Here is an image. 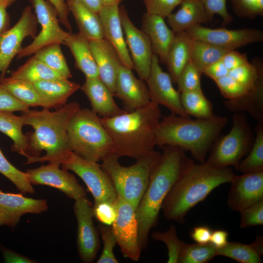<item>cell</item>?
Listing matches in <instances>:
<instances>
[{
	"label": "cell",
	"mask_w": 263,
	"mask_h": 263,
	"mask_svg": "<svg viewBox=\"0 0 263 263\" xmlns=\"http://www.w3.org/2000/svg\"><path fill=\"white\" fill-rule=\"evenodd\" d=\"M221 60L228 72L248 61L245 54L241 53L235 50L226 52Z\"/></svg>",
	"instance_id": "cell-52"
},
{
	"label": "cell",
	"mask_w": 263,
	"mask_h": 263,
	"mask_svg": "<svg viewBox=\"0 0 263 263\" xmlns=\"http://www.w3.org/2000/svg\"><path fill=\"white\" fill-rule=\"evenodd\" d=\"M163 147V152L152 169L147 188L135 210L141 251L148 247L150 232L158 222L163 202L170 189L193 162L183 149Z\"/></svg>",
	"instance_id": "cell-1"
},
{
	"label": "cell",
	"mask_w": 263,
	"mask_h": 263,
	"mask_svg": "<svg viewBox=\"0 0 263 263\" xmlns=\"http://www.w3.org/2000/svg\"><path fill=\"white\" fill-rule=\"evenodd\" d=\"M58 162L62 168L73 171L83 180L94 204L115 201L117 194L112 181L100 164L86 160L73 151L67 152Z\"/></svg>",
	"instance_id": "cell-9"
},
{
	"label": "cell",
	"mask_w": 263,
	"mask_h": 263,
	"mask_svg": "<svg viewBox=\"0 0 263 263\" xmlns=\"http://www.w3.org/2000/svg\"><path fill=\"white\" fill-rule=\"evenodd\" d=\"M23 125L21 115L17 116L12 112L0 111V132L13 141V151L28 158V138L22 132Z\"/></svg>",
	"instance_id": "cell-30"
},
{
	"label": "cell",
	"mask_w": 263,
	"mask_h": 263,
	"mask_svg": "<svg viewBox=\"0 0 263 263\" xmlns=\"http://www.w3.org/2000/svg\"><path fill=\"white\" fill-rule=\"evenodd\" d=\"M224 104L231 112H246L258 122L263 123V81L242 97L225 100Z\"/></svg>",
	"instance_id": "cell-31"
},
{
	"label": "cell",
	"mask_w": 263,
	"mask_h": 263,
	"mask_svg": "<svg viewBox=\"0 0 263 263\" xmlns=\"http://www.w3.org/2000/svg\"><path fill=\"white\" fill-rule=\"evenodd\" d=\"M194 41L186 31L175 33L169 48L165 63L173 83H176L181 73L190 59Z\"/></svg>",
	"instance_id": "cell-27"
},
{
	"label": "cell",
	"mask_w": 263,
	"mask_h": 263,
	"mask_svg": "<svg viewBox=\"0 0 263 263\" xmlns=\"http://www.w3.org/2000/svg\"><path fill=\"white\" fill-rule=\"evenodd\" d=\"M146 81L151 102L166 107L172 113L190 117L182 106L180 93L174 88L170 75L162 70L158 57L154 54L150 74Z\"/></svg>",
	"instance_id": "cell-16"
},
{
	"label": "cell",
	"mask_w": 263,
	"mask_h": 263,
	"mask_svg": "<svg viewBox=\"0 0 263 263\" xmlns=\"http://www.w3.org/2000/svg\"><path fill=\"white\" fill-rule=\"evenodd\" d=\"M68 10L74 17L79 33L89 40L104 38L103 30L98 14L83 5L67 0Z\"/></svg>",
	"instance_id": "cell-29"
},
{
	"label": "cell",
	"mask_w": 263,
	"mask_h": 263,
	"mask_svg": "<svg viewBox=\"0 0 263 263\" xmlns=\"http://www.w3.org/2000/svg\"><path fill=\"white\" fill-rule=\"evenodd\" d=\"M29 107L14 97L9 91L0 85V111L9 112H26Z\"/></svg>",
	"instance_id": "cell-50"
},
{
	"label": "cell",
	"mask_w": 263,
	"mask_h": 263,
	"mask_svg": "<svg viewBox=\"0 0 263 263\" xmlns=\"http://www.w3.org/2000/svg\"><path fill=\"white\" fill-rule=\"evenodd\" d=\"M261 63H250L248 61L229 71L228 75L243 86L247 91L255 88L263 81V66Z\"/></svg>",
	"instance_id": "cell-40"
},
{
	"label": "cell",
	"mask_w": 263,
	"mask_h": 263,
	"mask_svg": "<svg viewBox=\"0 0 263 263\" xmlns=\"http://www.w3.org/2000/svg\"><path fill=\"white\" fill-rule=\"evenodd\" d=\"M103 247L101 255L97 263H118L113 252V248L117 244L115 236L111 225L100 224L98 226Z\"/></svg>",
	"instance_id": "cell-44"
},
{
	"label": "cell",
	"mask_w": 263,
	"mask_h": 263,
	"mask_svg": "<svg viewBox=\"0 0 263 263\" xmlns=\"http://www.w3.org/2000/svg\"><path fill=\"white\" fill-rule=\"evenodd\" d=\"M212 229L207 225L195 226L190 233V238L195 243L205 244L210 243Z\"/></svg>",
	"instance_id": "cell-54"
},
{
	"label": "cell",
	"mask_w": 263,
	"mask_h": 263,
	"mask_svg": "<svg viewBox=\"0 0 263 263\" xmlns=\"http://www.w3.org/2000/svg\"><path fill=\"white\" fill-rule=\"evenodd\" d=\"M9 77L33 83L43 80L66 78L34 56L13 71Z\"/></svg>",
	"instance_id": "cell-32"
},
{
	"label": "cell",
	"mask_w": 263,
	"mask_h": 263,
	"mask_svg": "<svg viewBox=\"0 0 263 263\" xmlns=\"http://www.w3.org/2000/svg\"><path fill=\"white\" fill-rule=\"evenodd\" d=\"M16 0H0V6L7 8L13 4Z\"/></svg>",
	"instance_id": "cell-61"
},
{
	"label": "cell",
	"mask_w": 263,
	"mask_h": 263,
	"mask_svg": "<svg viewBox=\"0 0 263 263\" xmlns=\"http://www.w3.org/2000/svg\"><path fill=\"white\" fill-rule=\"evenodd\" d=\"M48 209L45 199L29 198L21 193H7L0 190V226L14 228L23 215L40 214Z\"/></svg>",
	"instance_id": "cell-19"
},
{
	"label": "cell",
	"mask_w": 263,
	"mask_h": 263,
	"mask_svg": "<svg viewBox=\"0 0 263 263\" xmlns=\"http://www.w3.org/2000/svg\"><path fill=\"white\" fill-rule=\"evenodd\" d=\"M202 74L190 59L177 79L176 83L178 91L180 93L202 90L201 84Z\"/></svg>",
	"instance_id": "cell-43"
},
{
	"label": "cell",
	"mask_w": 263,
	"mask_h": 263,
	"mask_svg": "<svg viewBox=\"0 0 263 263\" xmlns=\"http://www.w3.org/2000/svg\"><path fill=\"white\" fill-rule=\"evenodd\" d=\"M227 205L241 211L263 200V171L234 175L231 182Z\"/></svg>",
	"instance_id": "cell-18"
},
{
	"label": "cell",
	"mask_w": 263,
	"mask_h": 263,
	"mask_svg": "<svg viewBox=\"0 0 263 263\" xmlns=\"http://www.w3.org/2000/svg\"><path fill=\"white\" fill-rule=\"evenodd\" d=\"M78 3L90 10L98 13L102 7L100 0H71Z\"/></svg>",
	"instance_id": "cell-59"
},
{
	"label": "cell",
	"mask_w": 263,
	"mask_h": 263,
	"mask_svg": "<svg viewBox=\"0 0 263 263\" xmlns=\"http://www.w3.org/2000/svg\"><path fill=\"white\" fill-rule=\"evenodd\" d=\"M33 84L49 109L61 107L71 95L80 89L78 83L67 78L43 80Z\"/></svg>",
	"instance_id": "cell-26"
},
{
	"label": "cell",
	"mask_w": 263,
	"mask_h": 263,
	"mask_svg": "<svg viewBox=\"0 0 263 263\" xmlns=\"http://www.w3.org/2000/svg\"><path fill=\"white\" fill-rule=\"evenodd\" d=\"M75 102L65 104L54 112L43 108L28 110L21 115L24 125L31 126L34 132L27 135L29 157L27 164L58 162L72 151L67 128L73 115L80 109Z\"/></svg>",
	"instance_id": "cell-2"
},
{
	"label": "cell",
	"mask_w": 263,
	"mask_h": 263,
	"mask_svg": "<svg viewBox=\"0 0 263 263\" xmlns=\"http://www.w3.org/2000/svg\"><path fill=\"white\" fill-rule=\"evenodd\" d=\"M234 175L229 167L216 168L206 162H193L175 182L164 199L161 210L165 217L184 223L192 208L215 188L230 183Z\"/></svg>",
	"instance_id": "cell-4"
},
{
	"label": "cell",
	"mask_w": 263,
	"mask_h": 263,
	"mask_svg": "<svg viewBox=\"0 0 263 263\" xmlns=\"http://www.w3.org/2000/svg\"><path fill=\"white\" fill-rule=\"evenodd\" d=\"M0 173L15 185L21 193L32 194L35 192L26 172L19 170L11 164L0 149Z\"/></svg>",
	"instance_id": "cell-41"
},
{
	"label": "cell",
	"mask_w": 263,
	"mask_h": 263,
	"mask_svg": "<svg viewBox=\"0 0 263 263\" xmlns=\"http://www.w3.org/2000/svg\"><path fill=\"white\" fill-rule=\"evenodd\" d=\"M228 233L224 229H216L212 231L210 243L217 248L225 245L228 242Z\"/></svg>",
	"instance_id": "cell-57"
},
{
	"label": "cell",
	"mask_w": 263,
	"mask_h": 263,
	"mask_svg": "<svg viewBox=\"0 0 263 263\" xmlns=\"http://www.w3.org/2000/svg\"><path fill=\"white\" fill-rule=\"evenodd\" d=\"M228 71L220 60L207 67L203 73L214 81L228 75Z\"/></svg>",
	"instance_id": "cell-55"
},
{
	"label": "cell",
	"mask_w": 263,
	"mask_h": 263,
	"mask_svg": "<svg viewBox=\"0 0 263 263\" xmlns=\"http://www.w3.org/2000/svg\"><path fill=\"white\" fill-rule=\"evenodd\" d=\"M122 26L131 57L139 78L146 81L150 74L153 55L147 35L137 28L124 8H119Z\"/></svg>",
	"instance_id": "cell-17"
},
{
	"label": "cell",
	"mask_w": 263,
	"mask_h": 263,
	"mask_svg": "<svg viewBox=\"0 0 263 263\" xmlns=\"http://www.w3.org/2000/svg\"><path fill=\"white\" fill-rule=\"evenodd\" d=\"M142 30L149 38L153 53L165 63L175 33L168 26L164 18L147 13L143 18Z\"/></svg>",
	"instance_id": "cell-24"
},
{
	"label": "cell",
	"mask_w": 263,
	"mask_h": 263,
	"mask_svg": "<svg viewBox=\"0 0 263 263\" xmlns=\"http://www.w3.org/2000/svg\"><path fill=\"white\" fill-rule=\"evenodd\" d=\"M240 227L245 228L263 225V200L240 211Z\"/></svg>",
	"instance_id": "cell-47"
},
{
	"label": "cell",
	"mask_w": 263,
	"mask_h": 263,
	"mask_svg": "<svg viewBox=\"0 0 263 263\" xmlns=\"http://www.w3.org/2000/svg\"><path fill=\"white\" fill-rule=\"evenodd\" d=\"M186 32L194 39L228 51L236 50L250 43L261 42L263 40V33L261 30L251 28L212 29L197 25Z\"/></svg>",
	"instance_id": "cell-13"
},
{
	"label": "cell",
	"mask_w": 263,
	"mask_h": 263,
	"mask_svg": "<svg viewBox=\"0 0 263 263\" xmlns=\"http://www.w3.org/2000/svg\"><path fill=\"white\" fill-rule=\"evenodd\" d=\"M80 88L90 102L91 110L102 117H112L126 112L117 106L113 94L99 77L86 78Z\"/></svg>",
	"instance_id": "cell-23"
},
{
	"label": "cell",
	"mask_w": 263,
	"mask_h": 263,
	"mask_svg": "<svg viewBox=\"0 0 263 263\" xmlns=\"http://www.w3.org/2000/svg\"><path fill=\"white\" fill-rule=\"evenodd\" d=\"M56 10L60 23L64 26L70 32H71L72 27L69 20V11L66 0H48Z\"/></svg>",
	"instance_id": "cell-53"
},
{
	"label": "cell",
	"mask_w": 263,
	"mask_h": 263,
	"mask_svg": "<svg viewBox=\"0 0 263 263\" xmlns=\"http://www.w3.org/2000/svg\"><path fill=\"white\" fill-rule=\"evenodd\" d=\"M160 155V152L154 150L136 159L134 164L123 166L118 161L119 157L111 154L103 158L100 165L110 177L117 195L136 210Z\"/></svg>",
	"instance_id": "cell-7"
},
{
	"label": "cell",
	"mask_w": 263,
	"mask_h": 263,
	"mask_svg": "<svg viewBox=\"0 0 263 263\" xmlns=\"http://www.w3.org/2000/svg\"><path fill=\"white\" fill-rule=\"evenodd\" d=\"M132 70L121 64L115 85L114 95L122 101L127 112L146 106L151 102L144 81L137 78Z\"/></svg>",
	"instance_id": "cell-20"
},
{
	"label": "cell",
	"mask_w": 263,
	"mask_h": 263,
	"mask_svg": "<svg viewBox=\"0 0 263 263\" xmlns=\"http://www.w3.org/2000/svg\"><path fill=\"white\" fill-rule=\"evenodd\" d=\"M228 51L212 44L194 39L190 59L203 74L205 68L220 60Z\"/></svg>",
	"instance_id": "cell-36"
},
{
	"label": "cell",
	"mask_w": 263,
	"mask_h": 263,
	"mask_svg": "<svg viewBox=\"0 0 263 263\" xmlns=\"http://www.w3.org/2000/svg\"><path fill=\"white\" fill-rule=\"evenodd\" d=\"M5 7L0 6V37L10 26V19L9 14Z\"/></svg>",
	"instance_id": "cell-58"
},
{
	"label": "cell",
	"mask_w": 263,
	"mask_h": 263,
	"mask_svg": "<svg viewBox=\"0 0 263 263\" xmlns=\"http://www.w3.org/2000/svg\"><path fill=\"white\" fill-rule=\"evenodd\" d=\"M161 117L159 105L150 102L131 112L100 118L112 141L113 155L136 159L154 150Z\"/></svg>",
	"instance_id": "cell-3"
},
{
	"label": "cell",
	"mask_w": 263,
	"mask_h": 263,
	"mask_svg": "<svg viewBox=\"0 0 263 263\" xmlns=\"http://www.w3.org/2000/svg\"><path fill=\"white\" fill-rule=\"evenodd\" d=\"M74 211L77 223L76 242L79 257L84 263H93L99 250V240L93 221V207L86 196L75 200Z\"/></svg>",
	"instance_id": "cell-14"
},
{
	"label": "cell",
	"mask_w": 263,
	"mask_h": 263,
	"mask_svg": "<svg viewBox=\"0 0 263 263\" xmlns=\"http://www.w3.org/2000/svg\"><path fill=\"white\" fill-rule=\"evenodd\" d=\"M147 13L167 18L182 0H144Z\"/></svg>",
	"instance_id": "cell-48"
},
{
	"label": "cell",
	"mask_w": 263,
	"mask_h": 263,
	"mask_svg": "<svg viewBox=\"0 0 263 263\" xmlns=\"http://www.w3.org/2000/svg\"><path fill=\"white\" fill-rule=\"evenodd\" d=\"M182 106L188 116L196 118L209 119L215 115L211 102L206 97L203 91L180 93Z\"/></svg>",
	"instance_id": "cell-34"
},
{
	"label": "cell",
	"mask_w": 263,
	"mask_h": 263,
	"mask_svg": "<svg viewBox=\"0 0 263 263\" xmlns=\"http://www.w3.org/2000/svg\"><path fill=\"white\" fill-rule=\"evenodd\" d=\"M117 210L111 227L123 256L138 261L141 250L138 240V222L135 210L129 203L117 195L115 201Z\"/></svg>",
	"instance_id": "cell-11"
},
{
	"label": "cell",
	"mask_w": 263,
	"mask_h": 263,
	"mask_svg": "<svg viewBox=\"0 0 263 263\" xmlns=\"http://www.w3.org/2000/svg\"><path fill=\"white\" fill-rule=\"evenodd\" d=\"M0 85L14 97L28 107L41 106L49 109L46 103L39 94L33 83L4 77L0 80Z\"/></svg>",
	"instance_id": "cell-33"
},
{
	"label": "cell",
	"mask_w": 263,
	"mask_h": 263,
	"mask_svg": "<svg viewBox=\"0 0 263 263\" xmlns=\"http://www.w3.org/2000/svg\"><path fill=\"white\" fill-rule=\"evenodd\" d=\"M179 9L167 18V22L175 33L186 31L190 28L212 20L199 0H182Z\"/></svg>",
	"instance_id": "cell-25"
},
{
	"label": "cell",
	"mask_w": 263,
	"mask_h": 263,
	"mask_svg": "<svg viewBox=\"0 0 263 263\" xmlns=\"http://www.w3.org/2000/svg\"><path fill=\"white\" fill-rule=\"evenodd\" d=\"M218 256L231 258L241 263H261L263 255L252 243L250 244L237 242H228L224 247L217 248Z\"/></svg>",
	"instance_id": "cell-38"
},
{
	"label": "cell",
	"mask_w": 263,
	"mask_h": 263,
	"mask_svg": "<svg viewBox=\"0 0 263 263\" xmlns=\"http://www.w3.org/2000/svg\"><path fill=\"white\" fill-rule=\"evenodd\" d=\"M255 132L248 155L236 168L242 173L263 171V123H258Z\"/></svg>",
	"instance_id": "cell-37"
},
{
	"label": "cell",
	"mask_w": 263,
	"mask_h": 263,
	"mask_svg": "<svg viewBox=\"0 0 263 263\" xmlns=\"http://www.w3.org/2000/svg\"><path fill=\"white\" fill-rule=\"evenodd\" d=\"M58 162L51 161L25 172L32 185H45L56 188L75 200L86 196L85 188L75 176L61 168Z\"/></svg>",
	"instance_id": "cell-15"
},
{
	"label": "cell",
	"mask_w": 263,
	"mask_h": 263,
	"mask_svg": "<svg viewBox=\"0 0 263 263\" xmlns=\"http://www.w3.org/2000/svg\"><path fill=\"white\" fill-rule=\"evenodd\" d=\"M151 237L155 241L163 242L166 245L168 250V263H178L179 258L185 242L178 238L176 228L174 225H171L165 232H153Z\"/></svg>",
	"instance_id": "cell-42"
},
{
	"label": "cell",
	"mask_w": 263,
	"mask_h": 263,
	"mask_svg": "<svg viewBox=\"0 0 263 263\" xmlns=\"http://www.w3.org/2000/svg\"><path fill=\"white\" fill-rule=\"evenodd\" d=\"M98 77L114 95L118 68L121 64L113 46L104 38L89 40Z\"/></svg>",
	"instance_id": "cell-22"
},
{
	"label": "cell",
	"mask_w": 263,
	"mask_h": 263,
	"mask_svg": "<svg viewBox=\"0 0 263 263\" xmlns=\"http://www.w3.org/2000/svg\"><path fill=\"white\" fill-rule=\"evenodd\" d=\"M204 6L208 14L213 17L215 14L223 19L225 24L231 22L232 16L228 13L226 8V0H199Z\"/></svg>",
	"instance_id": "cell-51"
},
{
	"label": "cell",
	"mask_w": 263,
	"mask_h": 263,
	"mask_svg": "<svg viewBox=\"0 0 263 263\" xmlns=\"http://www.w3.org/2000/svg\"><path fill=\"white\" fill-rule=\"evenodd\" d=\"M227 121L226 117L218 115L192 119L171 113L161 118L157 126L156 146L179 147L188 150L196 160L204 163Z\"/></svg>",
	"instance_id": "cell-5"
},
{
	"label": "cell",
	"mask_w": 263,
	"mask_h": 263,
	"mask_svg": "<svg viewBox=\"0 0 263 263\" xmlns=\"http://www.w3.org/2000/svg\"><path fill=\"white\" fill-rule=\"evenodd\" d=\"M98 14L104 38L114 48L121 64L132 70L133 65L124 37L118 5L103 6Z\"/></svg>",
	"instance_id": "cell-21"
},
{
	"label": "cell",
	"mask_w": 263,
	"mask_h": 263,
	"mask_svg": "<svg viewBox=\"0 0 263 263\" xmlns=\"http://www.w3.org/2000/svg\"><path fill=\"white\" fill-rule=\"evenodd\" d=\"M122 0H100L102 6L119 5Z\"/></svg>",
	"instance_id": "cell-60"
},
{
	"label": "cell",
	"mask_w": 263,
	"mask_h": 263,
	"mask_svg": "<svg viewBox=\"0 0 263 263\" xmlns=\"http://www.w3.org/2000/svg\"><path fill=\"white\" fill-rule=\"evenodd\" d=\"M254 138L245 115L242 113H235L230 131L217 138L205 162L216 168H236L250 151Z\"/></svg>",
	"instance_id": "cell-8"
},
{
	"label": "cell",
	"mask_w": 263,
	"mask_h": 263,
	"mask_svg": "<svg viewBox=\"0 0 263 263\" xmlns=\"http://www.w3.org/2000/svg\"><path fill=\"white\" fill-rule=\"evenodd\" d=\"M233 11L243 18H254L263 15V0H230Z\"/></svg>",
	"instance_id": "cell-46"
},
{
	"label": "cell",
	"mask_w": 263,
	"mask_h": 263,
	"mask_svg": "<svg viewBox=\"0 0 263 263\" xmlns=\"http://www.w3.org/2000/svg\"><path fill=\"white\" fill-rule=\"evenodd\" d=\"M34 9L35 15L41 26L39 33L33 41L22 48L17 58L34 55L42 48L53 43L63 44L69 33L63 30L59 25L57 13L46 0H29Z\"/></svg>",
	"instance_id": "cell-10"
},
{
	"label": "cell",
	"mask_w": 263,
	"mask_h": 263,
	"mask_svg": "<svg viewBox=\"0 0 263 263\" xmlns=\"http://www.w3.org/2000/svg\"><path fill=\"white\" fill-rule=\"evenodd\" d=\"M3 260L7 263H35L36 261L18 253L11 249L1 248Z\"/></svg>",
	"instance_id": "cell-56"
},
{
	"label": "cell",
	"mask_w": 263,
	"mask_h": 263,
	"mask_svg": "<svg viewBox=\"0 0 263 263\" xmlns=\"http://www.w3.org/2000/svg\"><path fill=\"white\" fill-rule=\"evenodd\" d=\"M221 94L227 100H232L242 97L247 90L237 81L227 75L214 80Z\"/></svg>",
	"instance_id": "cell-45"
},
{
	"label": "cell",
	"mask_w": 263,
	"mask_h": 263,
	"mask_svg": "<svg viewBox=\"0 0 263 263\" xmlns=\"http://www.w3.org/2000/svg\"><path fill=\"white\" fill-rule=\"evenodd\" d=\"M218 256L217 248L210 243L200 244L185 243L181 252L179 263H207Z\"/></svg>",
	"instance_id": "cell-39"
},
{
	"label": "cell",
	"mask_w": 263,
	"mask_h": 263,
	"mask_svg": "<svg viewBox=\"0 0 263 263\" xmlns=\"http://www.w3.org/2000/svg\"><path fill=\"white\" fill-rule=\"evenodd\" d=\"M64 44L70 49L75 60V67L86 78L98 77L97 67L92 52L89 40L79 33H69Z\"/></svg>",
	"instance_id": "cell-28"
},
{
	"label": "cell",
	"mask_w": 263,
	"mask_h": 263,
	"mask_svg": "<svg viewBox=\"0 0 263 263\" xmlns=\"http://www.w3.org/2000/svg\"><path fill=\"white\" fill-rule=\"evenodd\" d=\"M67 134L72 151L86 160L97 163L113 154L112 141L100 117L89 109L80 108L73 115Z\"/></svg>",
	"instance_id": "cell-6"
},
{
	"label": "cell",
	"mask_w": 263,
	"mask_h": 263,
	"mask_svg": "<svg viewBox=\"0 0 263 263\" xmlns=\"http://www.w3.org/2000/svg\"><path fill=\"white\" fill-rule=\"evenodd\" d=\"M37 21L30 6L26 7L16 23L0 37V80L5 77L13 59L18 55L24 39L36 36Z\"/></svg>",
	"instance_id": "cell-12"
},
{
	"label": "cell",
	"mask_w": 263,
	"mask_h": 263,
	"mask_svg": "<svg viewBox=\"0 0 263 263\" xmlns=\"http://www.w3.org/2000/svg\"><path fill=\"white\" fill-rule=\"evenodd\" d=\"M59 43L46 46L37 51L34 56L66 78L72 75Z\"/></svg>",
	"instance_id": "cell-35"
},
{
	"label": "cell",
	"mask_w": 263,
	"mask_h": 263,
	"mask_svg": "<svg viewBox=\"0 0 263 263\" xmlns=\"http://www.w3.org/2000/svg\"><path fill=\"white\" fill-rule=\"evenodd\" d=\"M93 207L94 217L102 224L112 225L117 215L115 201L94 204Z\"/></svg>",
	"instance_id": "cell-49"
}]
</instances>
